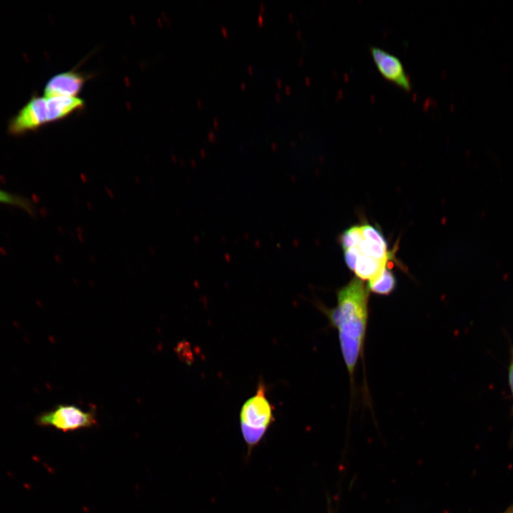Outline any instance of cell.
Here are the masks:
<instances>
[{"instance_id":"6da1fadb","label":"cell","mask_w":513,"mask_h":513,"mask_svg":"<svg viewBox=\"0 0 513 513\" xmlns=\"http://www.w3.org/2000/svg\"><path fill=\"white\" fill-rule=\"evenodd\" d=\"M368 292L363 281L353 277L337 290L335 307L318 306L330 325L338 331L343 358L351 383L364 348L368 319Z\"/></svg>"},{"instance_id":"7a4b0ae2","label":"cell","mask_w":513,"mask_h":513,"mask_svg":"<svg viewBox=\"0 0 513 513\" xmlns=\"http://www.w3.org/2000/svg\"><path fill=\"white\" fill-rule=\"evenodd\" d=\"M84 102L78 97L40 96L33 94L7 124V133L21 136L46 124L62 120L82 108Z\"/></svg>"},{"instance_id":"3957f363","label":"cell","mask_w":513,"mask_h":513,"mask_svg":"<svg viewBox=\"0 0 513 513\" xmlns=\"http://www.w3.org/2000/svg\"><path fill=\"white\" fill-rule=\"evenodd\" d=\"M274 420V406L266 397V386L259 381L255 394L245 401L239 413L240 430L247 445V457Z\"/></svg>"},{"instance_id":"277c9868","label":"cell","mask_w":513,"mask_h":513,"mask_svg":"<svg viewBox=\"0 0 513 513\" xmlns=\"http://www.w3.org/2000/svg\"><path fill=\"white\" fill-rule=\"evenodd\" d=\"M361 236L352 247L343 250L344 259L352 271L359 257L375 259L389 263L393 252L388 249L387 242L380 229L368 223L360 224Z\"/></svg>"},{"instance_id":"5b68a950","label":"cell","mask_w":513,"mask_h":513,"mask_svg":"<svg viewBox=\"0 0 513 513\" xmlns=\"http://www.w3.org/2000/svg\"><path fill=\"white\" fill-rule=\"evenodd\" d=\"M37 422L63 432L89 428L97 423L94 411H86L74 405H58L38 416Z\"/></svg>"},{"instance_id":"8992f818","label":"cell","mask_w":513,"mask_h":513,"mask_svg":"<svg viewBox=\"0 0 513 513\" xmlns=\"http://www.w3.org/2000/svg\"><path fill=\"white\" fill-rule=\"evenodd\" d=\"M373 60L381 75L400 88L409 91L411 83L398 58L378 47H371Z\"/></svg>"},{"instance_id":"52a82bcc","label":"cell","mask_w":513,"mask_h":513,"mask_svg":"<svg viewBox=\"0 0 513 513\" xmlns=\"http://www.w3.org/2000/svg\"><path fill=\"white\" fill-rule=\"evenodd\" d=\"M85 81L84 75L73 71L58 73L46 82L43 94L47 97H76Z\"/></svg>"},{"instance_id":"ba28073f","label":"cell","mask_w":513,"mask_h":513,"mask_svg":"<svg viewBox=\"0 0 513 513\" xmlns=\"http://www.w3.org/2000/svg\"><path fill=\"white\" fill-rule=\"evenodd\" d=\"M395 286V277L388 267L376 278L368 281L366 286L368 291L387 296L394 291Z\"/></svg>"},{"instance_id":"9c48e42d","label":"cell","mask_w":513,"mask_h":513,"mask_svg":"<svg viewBox=\"0 0 513 513\" xmlns=\"http://www.w3.org/2000/svg\"><path fill=\"white\" fill-rule=\"evenodd\" d=\"M0 203L16 207L29 214L34 213V206L27 198L0 189Z\"/></svg>"},{"instance_id":"30bf717a","label":"cell","mask_w":513,"mask_h":513,"mask_svg":"<svg viewBox=\"0 0 513 513\" xmlns=\"http://www.w3.org/2000/svg\"><path fill=\"white\" fill-rule=\"evenodd\" d=\"M508 383L513 398V347L510 348V360L508 366ZM512 415L513 417V403L512 408Z\"/></svg>"},{"instance_id":"8fae6325","label":"cell","mask_w":513,"mask_h":513,"mask_svg":"<svg viewBox=\"0 0 513 513\" xmlns=\"http://www.w3.org/2000/svg\"><path fill=\"white\" fill-rule=\"evenodd\" d=\"M504 513H513V507H510L506 512Z\"/></svg>"}]
</instances>
